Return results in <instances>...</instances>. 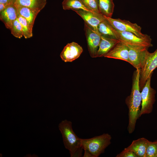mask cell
<instances>
[{
	"instance_id": "cell-15",
	"label": "cell",
	"mask_w": 157,
	"mask_h": 157,
	"mask_svg": "<svg viewBox=\"0 0 157 157\" xmlns=\"http://www.w3.org/2000/svg\"><path fill=\"white\" fill-rule=\"evenodd\" d=\"M15 5L17 8L18 14L26 20L30 30L32 31L35 19L40 11L15 4Z\"/></svg>"
},
{
	"instance_id": "cell-7",
	"label": "cell",
	"mask_w": 157,
	"mask_h": 157,
	"mask_svg": "<svg viewBox=\"0 0 157 157\" xmlns=\"http://www.w3.org/2000/svg\"><path fill=\"white\" fill-rule=\"evenodd\" d=\"M114 31L117 39L126 44L143 46L149 48L153 46L151 39L148 35L141 38L130 32L119 31L115 29Z\"/></svg>"
},
{
	"instance_id": "cell-8",
	"label": "cell",
	"mask_w": 157,
	"mask_h": 157,
	"mask_svg": "<svg viewBox=\"0 0 157 157\" xmlns=\"http://www.w3.org/2000/svg\"><path fill=\"white\" fill-rule=\"evenodd\" d=\"M126 45L129 49V63L136 69H140L144 62L149 51V48L143 46Z\"/></svg>"
},
{
	"instance_id": "cell-16",
	"label": "cell",
	"mask_w": 157,
	"mask_h": 157,
	"mask_svg": "<svg viewBox=\"0 0 157 157\" xmlns=\"http://www.w3.org/2000/svg\"><path fill=\"white\" fill-rule=\"evenodd\" d=\"M149 140L142 138L133 140L131 144L125 149L135 153L138 157H145L146 147Z\"/></svg>"
},
{
	"instance_id": "cell-10",
	"label": "cell",
	"mask_w": 157,
	"mask_h": 157,
	"mask_svg": "<svg viewBox=\"0 0 157 157\" xmlns=\"http://www.w3.org/2000/svg\"><path fill=\"white\" fill-rule=\"evenodd\" d=\"M83 51L82 47L77 43H68L64 48L60 56L65 62H72L80 56Z\"/></svg>"
},
{
	"instance_id": "cell-29",
	"label": "cell",
	"mask_w": 157,
	"mask_h": 157,
	"mask_svg": "<svg viewBox=\"0 0 157 157\" xmlns=\"http://www.w3.org/2000/svg\"><path fill=\"white\" fill-rule=\"evenodd\" d=\"M156 141L157 142V140Z\"/></svg>"
},
{
	"instance_id": "cell-22",
	"label": "cell",
	"mask_w": 157,
	"mask_h": 157,
	"mask_svg": "<svg viewBox=\"0 0 157 157\" xmlns=\"http://www.w3.org/2000/svg\"><path fill=\"white\" fill-rule=\"evenodd\" d=\"M10 30L12 34L15 37L21 38L23 36L22 26L18 18L14 21Z\"/></svg>"
},
{
	"instance_id": "cell-4",
	"label": "cell",
	"mask_w": 157,
	"mask_h": 157,
	"mask_svg": "<svg viewBox=\"0 0 157 157\" xmlns=\"http://www.w3.org/2000/svg\"><path fill=\"white\" fill-rule=\"evenodd\" d=\"M151 77H150L147 80L141 90L142 107L140 117L143 115L151 113L156 101L155 97L156 91L151 86Z\"/></svg>"
},
{
	"instance_id": "cell-2",
	"label": "cell",
	"mask_w": 157,
	"mask_h": 157,
	"mask_svg": "<svg viewBox=\"0 0 157 157\" xmlns=\"http://www.w3.org/2000/svg\"><path fill=\"white\" fill-rule=\"evenodd\" d=\"M72 124L71 122L65 119L62 121L58 125L64 146L69 151L71 157L76 152L82 148L81 138H78L74 131Z\"/></svg>"
},
{
	"instance_id": "cell-25",
	"label": "cell",
	"mask_w": 157,
	"mask_h": 157,
	"mask_svg": "<svg viewBox=\"0 0 157 157\" xmlns=\"http://www.w3.org/2000/svg\"><path fill=\"white\" fill-rule=\"evenodd\" d=\"M116 157H138L133 151L124 149L121 152L117 154Z\"/></svg>"
},
{
	"instance_id": "cell-9",
	"label": "cell",
	"mask_w": 157,
	"mask_h": 157,
	"mask_svg": "<svg viewBox=\"0 0 157 157\" xmlns=\"http://www.w3.org/2000/svg\"><path fill=\"white\" fill-rule=\"evenodd\" d=\"M84 30L90 55L92 58H96L101 35L85 23Z\"/></svg>"
},
{
	"instance_id": "cell-18",
	"label": "cell",
	"mask_w": 157,
	"mask_h": 157,
	"mask_svg": "<svg viewBox=\"0 0 157 157\" xmlns=\"http://www.w3.org/2000/svg\"><path fill=\"white\" fill-rule=\"evenodd\" d=\"M114 7L113 0H98L99 11L103 16L112 17Z\"/></svg>"
},
{
	"instance_id": "cell-1",
	"label": "cell",
	"mask_w": 157,
	"mask_h": 157,
	"mask_svg": "<svg viewBox=\"0 0 157 157\" xmlns=\"http://www.w3.org/2000/svg\"><path fill=\"white\" fill-rule=\"evenodd\" d=\"M140 69H136L133 78L131 94L126 99L125 102L129 109V123L127 130L129 134L135 130L137 119L140 117V106L142 102L139 86Z\"/></svg>"
},
{
	"instance_id": "cell-12",
	"label": "cell",
	"mask_w": 157,
	"mask_h": 157,
	"mask_svg": "<svg viewBox=\"0 0 157 157\" xmlns=\"http://www.w3.org/2000/svg\"><path fill=\"white\" fill-rule=\"evenodd\" d=\"M129 49L127 45L120 41L104 57L125 61L129 62Z\"/></svg>"
},
{
	"instance_id": "cell-6",
	"label": "cell",
	"mask_w": 157,
	"mask_h": 157,
	"mask_svg": "<svg viewBox=\"0 0 157 157\" xmlns=\"http://www.w3.org/2000/svg\"><path fill=\"white\" fill-rule=\"evenodd\" d=\"M157 67V48L153 53L148 52L144 62L140 69L139 86L141 90L149 78Z\"/></svg>"
},
{
	"instance_id": "cell-20",
	"label": "cell",
	"mask_w": 157,
	"mask_h": 157,
	"mask_svg": "<svg viewBox=\"0 0 157 157\" xmlns=\"http://www.w3.org/2000/svg\"><path fill=\"white\" fill-rule=\"evenodd\" d=\"M97 30L101 35L117 39L114 28L106 19L99 25Z\"/></svg>"
},
{
	"instance_id": "cell-24",
	"label": "cell",
	"mask_w": 157,
	"mask_h": 157,
	"mask_svg": "<svg viewBox=\"0 0 157 157\" xmlns=\"http://www.w3.org/2000/svg\"><path fill=\"white\" fill-rule=\"evenodd\" d=\"M84 4L93 12L100 14L98 8V0H81Z\"/></svg>"
},
{
	"instance_id": "cell-23",
	"label": "cell",
	"mask_w": 157,
	"mask_h": 157,
	"mask_svg": "<svg viewBox=\"0 0 157 157\" xmlns=\"http://www.w3.org/2000/svg\"><path fill=\"white\" fill-rule=\"evenodd\" d=\"M145 157H157V142L149 141L146 147Z\"/></svg>"
},
{
	"instance_id": "cell-19",
	"label": "cell",
	"mask_w": 157,
	"mask_h": 157,
	"mask_svg": "<svg viewBox=\"0 0 157 157\" xmlns=\"http://www.w3.org/2000/svg\"><path fill=\"white\" fill-rule=\"evenodd\" d=\"M62 6L64 10H83L94 12L87 7L81 0H63Z\"/></svg>"
},
{
	"instance_id": "cell-13",
	"label": "cell",
	"mask_w": 157,
	"mask_h": 157,
	"mask_svg": "<svg viewBox=\"0 0 157 157\" xmlns=\"http://www.w3.org/2000/svg\"><path fill=\"white\" fill-rule=\"evenodd\" d=\"M18 15L15 4H12L0 12V19L6 28L10 29L12 24L17 18Z\"/></svg>"
},
{
	"instance_id": "cell-27",
	"label": "cell",
	"mask_w": 157,
	"mask_h": 157,
	"mask_svg": "<svg viewBox=\"0 0 157 157\" xmlns=\"http://www.w3.org/2000/svg\"><path fill=\"white\" fill-rule=\"evenodd\" d=\"M84 153L83 157H94V156L88 150L84 149Z\"/></svg>"
},
{
	"instance_id": "cell-14",
	"label": "cell",
	"mask_w": 157,
	"mask_h": 157,
	"mask_svg": "<svg viewBox=\"0 0 157 157\" xmlns=\"http://www.w3.org/2000/svg\"><path fill=\"white\" fill-rule=\"evenodd\" d=\"M120 42L116 38L101 35L96 58L104 57Z\"/></svg>"
},
{
	"instance_id": "cell-28",
	"label": "cell",
	"mask_w": 157,
	"mask_h": 157,
	"mask_svg": "<svg viewBox=\"0 0 157 157\" xmlns=\"http://www.w3.org/2000/svg\"><path fill=\"white\" fill-rule=\"evenodd\" d=\"M10 5H11L3 3H0V12L2 11L5 9L6 8H7Z\"/></svg>"
},
{
	"instance_id": "cell-21",
	"label": "cell",
	"mask_w": 157,
	"mask_h": 157,
	"mask_svg": "<svg viewBox=\"0 0 157 157\" xmlns=\"http://www.w3.org/2000/svg\"><path fill=\"white\" fill-rule=\"evenodd\" d=\"M17 18L22 26L23 35L25 38L27 39L32 37V31L30 30L26 20L19 14Z\"/></svg>"
},
{
	"instance_id": "cell-17",
	"label": "cell",
	"mask_w": 157,
	"mask_h": 157,
	"mask_svg": "<svg viewBox=\"0 0 157 157\" xmlns=\"http://www.w3.org/2000/svg\"><path fill=\"white\" fill-rule=\"evenodd\" d=\"M47 3L46 0H17L15 3L18 5L40 11Z\"/></svg>"
},
{
	"instance_id": "cell-11",
	"label": "cell",
	"mask_w": 157,
	"mask_h": 157,
	"mask_svg": "<svg viewBox=\"0 0 157 157\" xmlns=\"http://www.w3.org/2000/svg\"><path fill=\"white\" fill-rule=\"evenodd\" d=\"M74 11L81 17L85 23L96 31H98L97 27L100 23L105 19L101 14L83 10Z\"/></svg>"
},
{
	"instance_id": "cell-3",
	"label": "cell",
	"mask_w": 157,
	"mask_h": 157,
	"mask_svg": "<svg viewBox=\"0 0 157 157\" xmlns=\"http://www.w3.org/2000/svg\"><path fill=\"white\" fill-rule=\"evenodd\" d=\"M112 137L108 133L88 139H81V145L83 149L89 151L94 157H99L104 152L105 150L111 143Z\"/></svg>"
},
{
	"instance_id": "cell-26",
	"label": "cell",
	"mask_w": 157,
	"mask_h": 157,
	"mask_svg": "<svg viewBox=\"0 0 157 157\" xmlns=\"http://www.w3.org/2000/svg\"><path fill=\"white\" fill-rule=\"evenodd\" d=\"M17 0H0V3L11 5L14 4Z\"/></svg>"
},
{
	"instance_id": "cell-5",
	"label": "cell",
	"mask_w": 157,
	"mask_h": 157,
	"mask_svg": "<svg viewBox=\"0 0 157 157\" xmlns=\"http://www.w3.org/2000/svg\"><path fill=\"white\" fill-rule=\"evenodd\" d=\"M104 17L113 28L117 31L130 32L141 38L145 37L148 35L142 33L141 27L136 23L119 18L114 19Z\"/></svg>"
}]
</instances>
